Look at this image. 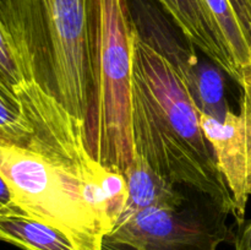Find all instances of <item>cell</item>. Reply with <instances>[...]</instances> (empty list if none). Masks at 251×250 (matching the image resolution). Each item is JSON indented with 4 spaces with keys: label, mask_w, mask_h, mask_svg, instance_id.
<instances>
[{
    "label": "cell",
    "mask_w": 251,
    "mask_h": 250,
    "mask_svg": "<svg viewBox=\"0 0 251 250\" xmlns=\"http://www.w3.org/2000/svg\"><path fill=\"white\" fill-rule=\"evenodd\" d=\"M28 130L0 129V175L17 207L70 235L81 250L102 240L125 208L123 174L88 151L85 124L37 83L15 87Z\"/></svg>",
    "instance_id": "6da1fadb"
},
{
    "label": "cell",
    "mask_w": 251,
    "mask_h": 250,
    "mask_svg": "<svg viewBox=\"0 0 251 250\" xmlns=\"http://www.w3.org/2000/svg\"><path fill=\"white\" fill-rule=\"evenodd\" d=\"M134 153L176 185L212 199L229 215L235 205L200 125L190 92L171 64L130 24Z\"/></svg>",
    "instance_id": "7a4b0ae2"
},
{
    "label": "cell",
    "mask_w": 251,
    "mask_h": 250,
    "mask_svg": "<svg viewBox=\"0 0 251 250\" xmlns=\"http://www.w3.org/2000/svg\"><path fill=\"white\" fill-rule=\"evenodd\" d=\"M0 22L26 81L85 124L92 97L91 0H0Z\"/></svg>",
    "instance_id": "3957f363"
},
{
    "label": "cell",
    "mask_w": 251,
    "mask_h": 250,
    "mask_svg": "<svg viewBox=\"0 0 251 250\" xmlns=\"http://www.w3.org/2000/svg\"><path fill=\"white\" fill-rule=\"evenodd\" d=\"M92 97L85 120L88 151L124 174L134 158L131 136V47L125 0H91Z\"/></svg>",
    "instance_id": "277c9868"
},
{
    "label": "cell",
    "mask_w": 251,
    "mask_h": 250,
    "mask_svg": "<svg viewBox=\"0 0 251 250\" xmlns=\"http://www.w3.org/2000/svg\"><path fill=\"white\" fill-rule=\"evenodd\" d=\"M228 216L205 195L176 208H147L120 217L102 250H218L235 242Z\"/></svg>",
    "instance_id": "5b68a950"
},
{
    "label": "cell",
    "mask_w": 251,
    "mask_h": 250,
    "mask_svg": "<svg viewBox=\"0 0 251 250\" xmlns=\"http://www.w3.org/2000/svg\"><path fill=\"white\" fill-rule=\"evenodd\" d=\"M131 26L139 36L161 54L176 70L190 92L199 112L217 120L230 110L226 95L225 71L208 58L198 55V49L181 34L168 15L153 0H125Z\"/></svg>",
    "instance_id": "8992f818"
},
{
    "label": "cell",
    "mask_w": 251,
    "mask_h": 250,
    "mask_svg": "<svg viewBox=\"0 0 251 250\" xmlns=\"http://www.w3.org/2000/svg\"><path fill=\"white\" fill-rule=\"evenodd\" d=\"M239 87L238 112L228 110L223 120L199 112L201 129L234 200L238 227L247 221L251 196V76L243 78Z\"/></svg>",
    "instance_id": "52a82bcc"
},
{
    "label": "cell",
    "mask_w": 251,
    "mask_h": 250,
    "mask_svg": "<svg viewBox=\"0 0 251 250\" xmlns=\"http://www.w3.org/2000/svg\"><path fill=\"white\" fill-rule=\"evenodd\" d=\"M184 37L206 58L238 83V75L226 54L220 34L202 0H153Z\"/></svg>",
    "instance_id": "ba28073f"
},
{
    "label": "cell",
    "mask_w": 251,
    "mask_h": 250,
    "mask_svg": "<svg viewBox=\"0 0 251 250\" xmlns=\"http://www.w3.org/2000/svg\"><path fill=\"white\" fill-rule=\"evenodd\" d=\"M240 86L251 76V0H202Z\"/></svg>",
    "instance_id": "9c48e42d"
},
{
    "label": "cell",
    "mask_w": 251,
    "mask_h": 250,
    "mask_svg": "<svg viewBox=\"0 0 251 250\" xmlns=\"http://www.w3.org/2000/svg\"><path fill=\"white\" fill-rule=\"evenodd\" d=\"M123 175L126 183L127 199L120 217L147 208L180 207L188 200L186 195L176 189V184L156 171L136 152Z\"/></svg>",
    "instance_id": "30bf717a"
},
{
    "label": "cell",
    "mask_w": 251,
    "mask_h": 250,
    "mask_svg": "<svg viewBox=\"0 0 251 250\" xmlns=\"http://www.w3.org/2000/svg\"><path fill=\"white\" fill-rule=\"evenodd\" d=\"M0 242L22 250H81L65 232L19 207L0 212Z\"/></svg>",
    "instance_id": "8fae6325"
},
{
    "label": "cell",
    "mask_w": 251,
    "mask_h": 250,
    "mask_svg": "<svg viewBox=\"0 0 251 250\" xmlns=\"http://www.w3.org/2000/svg\"><path fill=\"white\" fill-rule=\"evenodd\" d=\"M29 124L22 113L21 103L11 86L0 77V129L11 132H24Z\"/></svg>",
    "instance_id": "7c38bea8"
},
{
    "label": "cell",
    "mask_w": 251,
    "mask_h": 250,
    "mask_svg": "<svg viewBox=\"0 0 251 250\" xmlns=\"http://www.w3.org/2000/svg\"><path fill=\"white\" fill-rule=\"evenodd\" d=\"M0 77L15 90L26 81L14 47L0 22Z\"/></svg>",
    "instance_id": "4fadbf2b"
},
{
    "label": "cell",
    "mask_w": 251,
    "mask_h": 250,
    "mask_svg": "<svg viewBox=\"0 0 251 250\" xmlns=\"http://www.w3.org/2000/svg\"><path fill=\"white\" fill-rule=\"evenodd\" d=\"M12 207H17L14 202V198L10 191L9 186L5 183L2 176L0 175V212L5 210H10Z\"/></svg>",
    "instance_id": "5bb4252c"
},
{
    "label": "cell",
    "mask_w": 251,
    "mask_h": 250,
    "mask_svg": "<svg viewBox=\"0 0 251 250\" xmlns=\"http://www.w3.org/2000/svg\"><path fill=\"white\" fill-rule=\"evenodd\" d=\"M237 234L242 235V237L247 240L248 245L251 248V220L249 221V222H247V221H245L244 225H242L238 227Z\"/></svg>",
    "instance_id": "9a60e30c"
},
{
    "label": "cell",
    "mask_w": 251,
    "mask_h": 250,
    "mask_svg": "<svg viewBox=\"0 0 251 250\" xmlns=\"http://www.w3.org/2000/svg\"><path fill=\"white\" fill-rule=\"evenodd\" d=\"M234 245H235V250H251V248L248 245L247 240H245L242 235L237 234V233H235Z\"/></svg>",
    "instance_id": "2e32d148"
}]
</instances>
